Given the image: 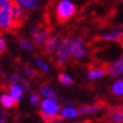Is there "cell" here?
Returning <instances> with one entry per match:
<instances>
[{"label":"cell","instance_id":"obj_10","mask_svg":"<svg viewBox=\"0 0 123 123\" xmlns=\"http://www.w3.org/2000/svg\"><path fill=\"white\" fill-rule=\"evenodd\" d=\"M98 38L106 42H120L123 40V31L117 30V28L108 31V32H105V33L101 34L98 36Z\"/></svg>","mask_w":123,"mask_h":123},{"label":"cell","instance_id":"obj_12","mask_svg":"<svg viewBox=\"0 0 123 123\" xmlns=\"http://www.w3.org/2000/svg\"><path fill=\"white\" fill-rule=\"evenodd\" d=\"M50 36L51 35H50L49 28H40L38 32H36L34 35H32V42L36 46H43Z\"/></svg>","mask_w":123,"mask_h":123},{"label":"cell","instance_id":"obj_30","mask_svg":"<svg viewBox=\"0 0 123 123\" xmlns=\"http://www.w3.org/2000/svg\"><path fill=\"white\" fill-rule=\"evenodd\" d=\"M14 0H0V8L2 7V6H5V5L7 4H10V2H12Z\"/></svg>","mask_w":123,"mask_h":123},{"label":"cell","instance_id":"obj_25","mask_svg":"<svg viewBox=\"0 0 123 123\" xmlns=\"http://www.w3.org/2000/svg\"><path fill=\"white\" fill-rule=\"evenodd\" d=\"M24 75L30 79L35 78V77H37V71L35 70L34 68L30 67V66H25V67H24Z\"/></svg>","mask_w":123,"mask_h":123},{"label":"cell","instance_id":"obj_26","mask_svg":"<svg viewBox=\"0 0 123 123\" xmlns=\"http://www.w3.org/2000/svg\"><path fill=\"white\" fill-rule=\"evenodd\" d=\"M8 120V114L6 108L0 107V123H7Z\"/></svg>","mask_w":123,"mask_h":123},{"label":"cell","instance_id":"obj_22","mask_svg":"<svg viewBox=\"0 0 123 123\" xmlns=\"http://www.w3.org/2000/svg\"><path fill=\"white\" fill-rule=\"evenodd\" d=\"M58 79H59L60 84H62L63 86H70L74 84V78L71 76H69L68 74H64V72H61L58 76Z\"/></svg>","mask_w":123,"mask_h":123},{"label":"cell","instance_id":"obj_29","mask_svg":"<svg viewBox=\"0 0 123 123\" xmlns=\"http://www.w3.org/2000/svg\"><path fill=\"white\" fill-rule=\"evenodd\" d=\"M46 123H63V120L61 119L60 116H58V117H54V119L50 120V121L46 122Z\"/></svg>","mask_w":123,"mask_h":123},{"label":"cell","instance_id":"obj_27","mask_svg":"<svg viewBox=\"0 0 123 123\" xmlns=\"http://www.w3.org/2000/svg\"><path fill=\"white\" fill-rule=\"evenodd\" d=\"M40 28H41V27L38 26V25H36V24L31 25L30 28H28V31H30V34H31V35H34V34L36 33V32H38V31H40Z\"/></svg>","mask_w":123,"mask_h":123},{"label":"cell","instance_id":"obj_13","mask_svg":"<svg viewBox=\"0 0 123 123\" xmlns=\"http://www.w3.org/2000/svg\"><path fill=\"white\" fill-rule=\"evenodd\" d=\"M106 75H107L106 67H104V66H97V67L90 68L89 70H88L87 78H88V80H90V81H95V80L102 79Z\"/></svg>","mask_w":123,"mask_h":123},{"label":"cell","instance_id":"obj_3","mask_svg":"<svg viewBox=\"0 0 123 123\" xmlns=\"http://www.w3.org/2000/svg\"><path fill=\"white\" fill-rule=\"evenodd\" d=\"M71 41L72 38L64 37L60 41L55 52V62L58 66H64L71 56Z\"/></svg>","mask_w":123,"mask_h":123},{"label":"cell","instance_id":"obj_24","mask_svg":"<svg viewBox=\"0 0 123 123\" xmlns=\"http://www.w3.org/2000/svg\"><path fill=\"white\" fill-rule=\"evenodd\" d=\"M35 63H36L37 68L42 71V72L46 74V72H49V71H50V68H51V67H50V64H49L48 62H45L44 60H42L41 58H37V59L35 60Z\"/></svg>","mask_w":123,"mask_h":123},{"label":"cell","instance_id":"obj_8","mask_svg":"<svg viewBox=\"0 0 123 123\" xmlns=\"http://www.w3.org/2000/svg\"><path fill=\"white\" fill-rule=\"evenodd\" d=\"M8 84L9 85H17L19 87H22L23 89L27 92V90L31 89V84L28 82L26 78H24L19 72L15 71V72H12L10 76H9V78H8Z\"/></svg>","mask_w":123,"mask_h":123},{"label":"cell","instance_id":"obj_28","mask_svg":"<svg viewBox=\"0 0 123 123\" xmlns=\"http://www.w3.org/2000/svg\"><path fill=\"white\" fill-rule=\"evenodd\" d=\"M6 40L2 36H0V53H4L6 50Z\"/></svg>","mask_w":123,"mask_h":123},{"label":"cell","instance_id":"obj_6","mask_svg":"<svg viewBox=\"0 0 123 123\" xmlns=\"http://www.w3.org/2000/svg\"><path fill=\"white\" fill-rule=\"evenodd\" d=\"M11 12L15 22V27H19L26 19V10L16 2H11Z\"/></svg>","mask_w":123,"mask_h":123},{"label":"cell","instance_id":"obj_4","mask_svg":"<svg viewBox=\"0 0 123 123\" xmlns=\"http://www.w3.org/2000/svg\"><path fill=\"white\" fill-rule=\"evenodd\" d=\"M15 27V22L11 12V2L0 8V31L8 32Z\"/></svg>","mask_w":123,"mask_h":123},{"label":"cell","instance_id":"obj_1","mask_svg":"<svg viewBox=\"0 0 123 123\" xmlns=\"http://www.w3.org/2000/svg\"><path fill=\"white\" fill-rule=\"evenodd\" d=\"M60 104L59 102L52 101V99H45L43 98L40 103V114L41 119L45 123L49 122L50 120L58 117L60 115Z\"/></svg>","mask_w":123,"mask_h":123},{"label":"cell","instance_id":"obj_15","mask_svg":"<svg viewBox=\"0 0 123 123\" xmlns=\"http://www.w3.org/2000/svg\"><path fill=\"white\" fill-rule=\"evenodd\" d=\"M38 93H40L42 98L59 102L58 94L55 93V90L53 89V87H51L50 85H42L41 87H40V92H38Z\"/></svg>","mask_w":123,"mask_h":123},{"label":"cell","instance_id":"obj_11","mask_svg":"<svg viewBox=\"0 0 123 123\" xmlns=\"http://www.w3.org/2000/svg\"><path fill=\"white\" fill-rule=\"evenodd\" d=\"M80 115L78 108H76L74 105L72 106H67L63 105L60 110V117L62 120H75Z\"/></svg>","mask_w":123,"mask_h":123},{"label":"cell","instance_id":"obj_18","mask_svg":"<svg viewBox=\"0 0 123 123\" xmlns=\"http://www.w3.org/2000/svg\"><path fill=\"white\" fill-rule=\"evenodd\" d=\"M14 2L18 4L26 11L35 10L38 7V0H14Z\"/></svg>","mask_w":123,"mask_h":123},{"label":"cell","instance_id":"obj_20","mask_svg":"<svg viewBox=\"0 0 123 123\" xmlns=\"http://www.w3.org/2000/svg\"><path fill=\"white\" fill-rule=\"evenodd\" d=\"M111 93L117 97L123 96V78H119L111 86Z\"/></svg>","mask_w":123,"mask_h":123},{"label":"cell","instance_id":"obj_7","mask_svg":"<svg viewBox=\"0 0 123 123\" xmlns=\"http://www.w3.org/2000/svg\"><path fill=\"white\" fill-rule=\"evenodd\" d=\"M107 75L111 77H121L123 76V54L112 63L106 66Z\"/></svg>","mask_w":123,"mask_h":123},{"label":"cell","instance_id":"obj_23","mask_svg":"<svg viewBox=\"0 0 123 123\" xmlns=\"http://www.w3.org/2000/svg\"><path fill=\"white\" fill-rule=\"evenodd\" d=\"M42 97L40 95V93H36V92H32L30 93V96H28V102H30L31 105H33V106H36V105H40L41 103V99Z\"/></svg>","mask_w":123,"mask_h":123},{"label":"cell","instance_id":"obj_17","mask_svg":"<svg viewBox=\"0 0 123 123\" xmlns=\"http://www.w3.org/2000/svg\"><path fill=\"white\" fill-rule=\"evenodd\" d=\"M111 123H123V106L113 107L108 111Z\"/></svg>","mask_w":123,"mask_h":123},{"label":"cell","instance_id":"obj_9","mask_svg":"<svg viewBox=\"0 0 123 123\" xmlns=\"http://www.w3.org/2000/svg\"><path fill=\"white\" fill-rule=\"evenodd\" d=\"M60 37L58 35H51L50 37L46 40V42L44 43V45L42 46L43 48V51H44L45 54H55L56 49L60 44Z\"/></svg>","mask_w":123,"mask_h":123},{"label":"cell","instance_id":"obj_19","mask_svg":"<svg viewBox=\"0 0 123 123\" xmlns=\"http://www.w3.org/2000/svg\"><path fill=\"white\" fill-rule=\"evenodd\" d=\"M0 104L6 110H10V108H14L16 105V102L11 98V96L8 93H5L0 96Z\"/></svg>","mask_w":123,"mask_h":123},{"label":"cell","instance_id":"obj_14","mask_svg":"<svg viewBox=\"0 0 123 123\" xmlns=\"http://www.w3.org/2000/svg\"><path fill=\"white\" fill-rule=\"evenodd\" d=\"M104 108V104L103 103H93V104H87L82 105L79 108V112L81 115H94L96 113L101 112Z\"/></svg>","mask_w":123,"mask_h":123},{"label":"cell","instance_id":"obj_2","mask_svg":"<svg viewBox=\"0 0 123 123\" xmlns=\"http://www.w3.org/2000/svg\"><path fill=\"white\" fill-rule=\"evenodd\" d=\"M76 14V6L71 0H59L55 6V15L59 22H67Z\"/></svg>","mask_w":123,"mask_h":123},{"label":"cell","instance_id":"obj_21","mask_svg":"<svg viewBox=\"0 0 123 123\" xmlns=\"http://www.w3.org/2000/svg\"><path fill=\"white\" fill-rule=\"evenodd\" d=\"M18 44L22 50L27 51V52H33L34 51V44L33 42H31L30 40H27L25 37H20L18 40Z\"/></svg>","mask_w":123,"mask_h":123},{"label":"cell","instance_id":"obj_16","mask_svg":"<svg viewBox=\"0 0 123 123\" xmlns=\"http://www.w3.org/2000/svg\"><path fill=\"white\" fill-rule=\"evenodd\" d=\"M24 92H25V90L23 89L22 87H19V86H17V85H9L8 86L7 93L10 95L11 98H12L16 103H18V102L22 101L23 96H24Z\"/></svg>","mask_w":123,"mask_h":123},{"label":"cell","instance_id":"obj_5","mask_svg":"<svg viewBox=\"0 0 123 123\" xmlns=\"http://www.w3.org/2000/svg\"><path fill=\"white\" fill-rule=\"evenodd\" d=\"M87 55V49L85 48L84 38L81 36L72 38L71 41V56L76 60H81Z\"/></svg>","mask_w":123,"mask_h":123}]
</instances>
